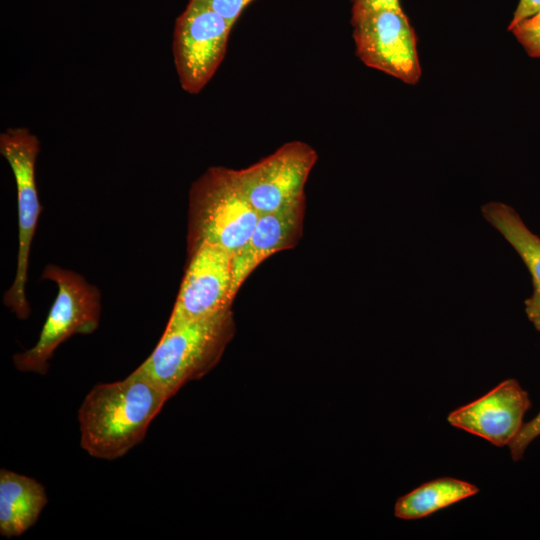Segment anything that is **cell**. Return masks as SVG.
Returning a JSON list of instances; mask_svg holds the SVG:
<instances>
[{"mask_svg": "<svg viewBox=\"0 0 540 540\" xmlns=\"http://www.w3.org/2000/svg\"><path fill=\"white\" fill-rule=\"evenodd\" d=\"M48 502L45 487L36 479L11 470L0 471V534H24L38 520Z\"/></svg>", "mask_w": 540, "mask_h": 540, "instance_id": "cell-12", "label": "cell"}, {"mask_svg": "<svg viewBox=\"0 0 540 540\" xmlns=\"http://www.w3.org/2000/svg\"><path fill=\"white\" fill-rule=\"evenodd\" d=\"M41 278L56 284L55 300L37 342L12 359L21 372L46 375L58 346L73 335L91 334L98 328L102 305L98 287L73 270L51 263L45 266Z\"/></svg>", "mask_w": 540, "mask_h": 540, "instance_id": "cell-4", "label": "cell"}, {"mask_svg": "<svg viewBox=\"0 0 540 540\" xmlns=\"http://www.w3.org/2000/svg\"><path fill=\"white\" fill-rule=\"evenodd\" d=\"M169 399L137 369L122 380L95 385L77 413L82 449L102 460L124 456L143 441Z\"/></svg>", "mask_w": 540, "mask_h": 540, "instance_id": "cell-1", "label": "cell"}, {"mask_svg": "<svg viewBox=\"0 0 540 540\" xmlns=\"http://www.w3.org/2000/svg\"><path fill=\"white\" fill-rule=\"evenodd\" d=\"M540 436V412L528 423L523 424L517 436L508 445L514 461L522 459L528 445Z\"/></svg>", "mask_w": 540, "mask_h": 540, "instance_id": "cell-15", "label": "cell"}, {"mask_svg": "<svg viewBox=\"0 0 540 540\" xmlns=\"http://www.w3.org/2000/svg\"><path fill=\"white\" fill-rule=\"evenodd\" d=\"M540 11V0H520L508 30Z\"/></svg>", "mask_w": 540, "mask_h": 540, "instance_id": "cell-19", "label": "cell"}, {"mask_svg": "<svg viewBox=\"0 0 540 540\" xmlns=\"http://www.w3.org/2000/svg\"><path fill=\"white\" fill-rule=\"evenodd\" d=\"M235 330L231 308L165 328L154 350L136 369L171 398L218 364Z\"/></svg>", "mask_w": 540, "mask_h": 540, "instance_id": "cell-2", "label": "cell"}, {"mask_svg": "<svg viewBox=\"0 0 540 540\" xmlns=\"http://www.w3.org/2000/svg\"><path fill=\"white\" fill-rule=\"evenodd\" d=\"M305 199L260 215L245 245L232 255V297L268 257L293 248L302 236Z\"/></svg>", "mask_w": 540, "mask_h": 540, "instance_id": "cell-11", "label": "cell"}, {"mask_svg": "<svg viewBox=\"0 0 540 540\" xmlns=\"http://www.w3.org/2000/svg\"><path fill=\"white\" fill-rule=\"evenodd\" d=\"M509 31L515 35L530 56L540 58V29L516 25Z\"/></svg>", "mask_w": 540, "mask_h": 540, "instance_id": "cell-17", "label": "cell"}, {"mask_svg": "<svg viewBox=\"0 0 540 540\" xmlns=\"http://www.w3.org/2000/svg\"><path fill=\"white\" fill-rule=\"evenodd\" d=\"M530 406L527 391L515 379H507L481 398L451 412L447 420L501 447L517 436Z\"/></svg>", "mask_w": 540, "mask_h": 540, "instance_id": "cell-10", "label": "cell"}, {"mask_svg": "<svg viewBox=\"0 0 540 540\" xmlns=\"http://www.w3.org/2000/svg\"><path fill=\"white\" fill-rule=\"evenodd\" d=\"M200 2L217 12L233 25L253 0H192Z\"/></svg>", "mask_w": 540, "mask_h": 540, "instance_id": "cell-16", "label": "cell"}, {"mask_svg": "<svg viewBox=\"0 0 540 540\" xmlns=\"http://www.w3.org/2000/svg\"><path fill=\"white\" fill-rule=\"evenodd\" d=\"M482 213L517 251L532 275L534 292L525 301V310L529 320L540 331V238L506 204L488 203L482 207Z\"/></svg>", "mask_w": 540, "mask_h": 540, "instance_id": "cell-13", "label": "cell"}, {"mask_svg": "<svg viewBox=\"0 0 540 540\" xmlns=\"http://www.w3.org/2000/svg\"><path fill=\"white\" fill-rule=\"evenodd\" d=\"M40 141L26 127H9L0 134V153L10 165L17 188L18 253L14 281L3 296L4 305L25 320L31 308L26 297L32 240L42 210L36 184Z\"/></svg>", "mask_w": 540, "mask_h": 540, "instance_id": "cell-5", "label": "cell"}, {"mask_svg": "<svg viewBox=\"0 0 540 540\" xmlns=\"http://www.w3.org/2000/svg\"><path fill=\"white\" fill-rule=\"evenodd\" d=\"M233 24L208 6L188 0L173 30L172 54L181 88L198 94L222 63Z\"/></svg>", "mask_w": 540, "mask_h": 540, "instance_id": "cell-6", "label": "cell"}, {"mask_svg": "<svg viewBox=\"0 0 540 540\" xmlns=\"http://www.w3.org/2000/svg\"><path fill=\"white\" fill-rule=\"evenodd\" d=\"M187 254L207 244L234 255L250 238L260 214L250 204L234 169L209 167L189 190Z\"/></svg>", "mask_w": 540, "mask_h": 540, "instance_id": "cell-3", "label": "cell"}, {"mask_svg": "<svg viewBox=\"0 0 540 540\" xmlns=\"http://www.w3.org/2000/svg\"><path fill=\"white\" fill-rule=\"evenodd\" d=\"M317 159L311 145L294 140L244 169H234V174L245 197L262 215L305 199V184Z\"/></svg>", "mask_w": 540, "mask_h": 540, "instance_id": "cell-7", "label": "cell"}, {"mask_svg": "<svg viewBox=\"0 0 540 540\" xmlns=\"http://www.w3.org/2000/svg\"><path fill=\"white\" fill-rule=\"evenodd\" d=\"M478 488L455 478H439L427 482L400 497L394 509L397 518L415 520L433 514L475 495Z\"/></svg>", "mask_w": 540, "mask_h": 540, "instance_id": "cell-14", "label": "cell"}, {"mask_svg": "<svg viewBox=\"0 0 540 540\" xmlns=\"http://www.w3.org/2000/svg\"><path fill=\"white\" fill-rule=\"evenodd\" d=\"M380 9H402L399 0H352L351 17L380 10Z\"/></svg>", "mask_w": 540, "mask_h": 540, "instance_id": "cell-18", "label": "cell"}, {"mask_svg": "<svg viewBox=\"0 0 540 540\" xmlns=\"http://www.w3.org/2000/svg\"><path fill=\"white\" fill-rule=\"evenodd\" d=\"M232 254L204 244L188 254L187 266L166 329L231 308Z\"/></svg>", "mask_w": 540, "mask_h": 540, "instance_id": "cell-9", "label": "cell"}, {"mask_svg": "<svg viewBox=\"0 0 540 540\" xmlns=\"http://www.w3.org/2000/svg\"><path fill=\"white\" fill-rule=\"evenodd\" d=\"M517 25H523V26L529 27V28L540 29V11L538 13H536L534 16L522 21L521 23H519Z\"/></svg>", "mask_w": 540, "mask_h": 540, "instance_id": "cell-20", "label": "cell"}, {"mask_svg": "<svg viewBox=\"0 0 540 540\" xmlns=\"http://www.w3.org/2000/svg\"><path fill=\"white\" fill-rule=\"evenodd\" d=\"M356 55L368 67L402 82L421 76L417 38L402 9H380L351 17Z\"/></svg>", "mask_w": 540, "mask_h": 540, "instance_id": "cell-8", "label": "cell"}]
</instances>
